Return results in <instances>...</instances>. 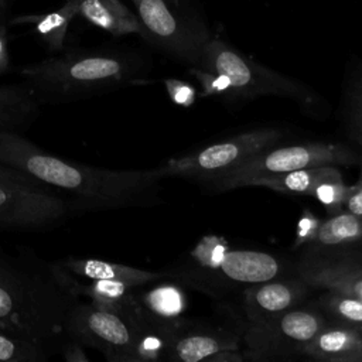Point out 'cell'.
I'll return each mask as SVG.
<instances>
[{
	"label": "cell",
	"mask_w": 362,
	"mask_h": 362,
	"mask_svg": "<svg viewBox=\"0 0 362 362\" xmlns=\"http://www.w3.org/2000/svg\"><path fill=\"white\" fill-rule=\"evenodd\" d=\"M0 163L71 197L75 211L150 205L161 177L153 170H107L79 164L42 150L21 133L0 132Z\"/></svg>",
	"instance_id": "cell-1"
},
{
	"label": "cell",
	"mask_w": 362,
	"mask_h": 362,
	"mask_svg": "<svg viewBox=\"0 0 362 362\" xmlns=\"http://www.w3.org/2000/svg\"><path fill=\"white\" fill-rule=\"evenodd\" d=\"M58 281L51 263L35 266L0 255V327L52 355L66 335V318L78 301Z\"/></svg>",
	"instance_id": "cell-2"
},
{
	"label": "cell",
	"mask_w": 362,
	"mask_h": 362,
	"mask_svg": "<svg viewBox=\"0 0 362 362\" xmlns=\"http://www.w3.org/2000/svg\"><path fill=\"white\" fill-rule=\"evenodd\" d=\"M139 74L134 58L103 49H76L20 69L40 105L71 103L112 92L136 83Z\"/></svg>",
	"instance_id": "cell-3"
},
{
	"label": "cell",
	"mask_w": 362,
	"mask_h": 362,
	"mask_svg": "<svg viewBox=\"0 0 362 362\" xmlns=\"http://www.w3.org/2000/svg\"><path fill=\"white\" fill-rule=\"evenodd\" d=\"M198 68L225 75L232 88V98L274 95L307 106L315 103L314 93L305 85L255 62L219 38L211 37L206 41Z\"/></svg>",
	"instance_id": "cell-4"
},
{
	"label": "cell",
	"mask_w": 362,
	"mask_h": 362,
	"mask_svg": "<svg viewBox=\"0 0 362 362\" xmlns=\"http://www.w3.org/2000/svg\"><path fill=\"white\" fill-rule=\"evenodd\" d=\"M358 158L359 156L352 148L339 143L314 141L286 147L273 146L209 182L216 191H228L247 187L249 181L257 177L317 165H351Z\"/></svg>",
	"instance_id": "cell-5"
},
{
	"label": "cell",
	"mask_w": 362,
	"mask_h": 362,
	"mask_svg": "<svg viewBox=\"0 0 362 362\" xmlns=\"http://www.w3.org/2000/svg\"><path fill=\"white\" fill-rule=\"evenodd\" d=\"M327 317L318 308L293 307L243 334L245 359L272 361L301 356L304 346L324 328Z\"/></svg>",
	"instance_id": "cell-6"
},
{
	"label": "cell",
	"mask_w": 362,
	"mask_h": 362,
	"mask_svg": "<svg viewBox=\"0 0 362 362\" xmlns=\"http://www.w3.org/2000/svg\"><path fill=\"white\" fill-rule=\"evenodd\" d=\"M280 139L281 133L276 129L245 132L184 157L173 158L156 171L161 178L185 177L209 181L236 168L255 154L273 147Z\"/></svg>",
	"instance_id": "cell-7"
},
{
	"label": "cell",
	"mask_w": 362,
	"mask_h": 362,
	"mask_svg": "<svg viewBox=\"0 0 362 362\" xmlns=\"http://www.w3.org/2000/svg\"><path fill=\"white\" fill-rule=\"evenodd\" d=\"M143 28V37L174 58L198 66L202 49L211 38L198 21L180 13L173 0H132Z\"/></svg>",
	"instance_id": "cell-8"
},
{
	"label": "cell",
	"mask_w": 362,
	"mask_h": 362,
	"mask_svg": "<svg viewBox=\"0 0 362 362\" xmlns=\"http://www.w3.org/2000/svg\"><path fill=\"white\" fill-rule=\"evenodd\" d=\"M66 335L103 354L110 362H136L137 328L123 314L78 300L66 318Z\"/></svg>",
	"instance_id": "cell-9"
},
{
	"label": "cell",
	"mask_w": 362,
	"mask_h": 362,
	"mask_svg": "<svg viewBox=\"0 0 362 362\" xmlns=\"http://www.w3.org/2000/svg\"><path fill=\"white\" fill-rule=\"evenodd\" d=\"M202 269L229 283L255 284L276 279L281 264L277 257L260 250L230 249L219 236H204L189 253Z\"/></svg>",
	"instance_id": "cell-10"
},
{
	"label": "cell",
	"mask_w": 362,
	"mask_h": 362,
	"mask_svg": "<svg viewBox=\"0 0 362 362\" xmlns=\"http://www.w3.org/2000/svg\"><path fill=\"white\" fill-rule=\"evenodd\" d=\"M72 211L52 189L0 187V228L44 229L66 218Z\"/></svg>",
	"instance_id": "cell-11"
},
{
	"label": "cell",
	"mask_w": 362,
	"mask_h": 362,
	"mask_svg": "<svg viewBox=\"0 0 362 362\" xmlns=\"http://www.w3.org/2000/svg\"><path fill=\"white\" fill-rule=\"evenodd\" d=\"M298 276L310 287H318L362 301V263L345 257L311 253L298 266Z\"/></svg>",
	"instance_id": "cell-12"
},
{
	"label": "cell",
	"mask_w": 362,
	"mask_h": 362,
	"mask_svg": "<svg viewBox=\"0 0 362 362\" xmlns=\"http://www.w3.org/2000/svg\"><path fill=\"white\" fill-rule=\"evenodd\" d=\"M167 359L178 362H236L245 356L239 351V339L222 331L177 329Z\"/></svg>",
	"instance_id": "cell-13"
},
{
	"label": "cell",
	"mask_w": 362,
	"mask_h": 362,
	"mask_svg": "<svg viewBox=\"0 0 362 362\" xmlns=\"http://www.w3.org/2000/svg\"><path fill=\"white\" fill-rule=\"evenodd\" d=\"M308 284L300 280H267L249 284L243 296V311L249 324L266 322L297 307L307 296Z\"/></svg>",
	"instance_id": "cell-14"
},
{
	"label": "cell",
	"mask_w": 362,
	"mask_h": 362,
	"mask_svg": "<svg viewBox=\"0 0 362 362\" xmlns=\"http://www.w3.org/2000/svg\"><path fill=\"white\" fill-rule=\"evenodd\" d=\"M57 270L82 280H117L133 286H143L163 279L165 274L151 270L136 269L132 266L107 262L95 257L69 256L51 263Z\"/></svg>",
	"instance_id": "cell-15"
},
{
	"label": "cell",
	"mask_w": 362,
	"mask_h": 362,
	"mask_svg": "<svg viewBox=\"0 0 362 362\" xmlns=\"http://www.w3.org/2000/svg\"><path fill=\"white\" fill-rule=\"evenodd\" d=\"M301 356L328 362H362V331L328 321Z\"/></svg>",
	"instance_id": "cell-16"
},
{
	"label": "cell",
	"mask_w": 362,
	"mask_h": 362,
	"mask_svg": "<svg viewBox=\"0 0 362 362\" xmlns=\"http://www.w3.org/2000/svg\"><path fill=\"white\" fill-rule=\"evenodd\" d=\"M38 112L40 103L27 82L0 85V132H25Z\"/></svg>",
	"instance_id": "cell-17"
},
{
	"label": "cell",
	"mask_w": 362,
	"mask_h": 362,
	"mask_svg": "<svg viewBox=\"0 0 362 362\" xmlns=\"http://www.w3.org/2000/svg\"><path fill=\"white\" fill-rule=\"evenodd\" d=\"M359 245H362V218L342 209L321 222L317 236L308 247L310 253L331 255L335 250L341 253Z\"/></svg>",
	"instance_id": "cell-18"
},
{
	"label": "cell",
	"mask_w": 362,
	"mask_h": 362,
	"mask_svg": "<svg viewBox=\"0 0 362 362\" xmlns=\"http://www.w3.org/2000/svg\"><path fill=\"white\" fill-rule=\"evenodd\" d=\"M78 14L115 37L126 34L143 35L139 17L120 0H81Z\"/></svg>",
	"instance_id": "cell-19"
},
{
	"label": "cell",
	"mask_w": 362,
	"mask_h": 362,
	"mask_svg": "<svg viewBox=\"0 0 362 362\" xmlns=\"http://www.w3.org/2000/svg\"><path fill=\"white\" fill-rule=\"evenodd\" d=\"M81 0H66L58 10L35 14V16H18L11 23L13 24H33L34 31L52 51H59L64 47V41L68 33V27L74 17L79 13Z\"/></svg>",
	"instance_id": "cell-20"
},
{
	"label": "cell",
	"mask_w": 362,
	"mask_h": 362,
	"mask_svg": "<svg viewBox=\"0 0 362 362\" xmlns=\"http://www.w3.org/2000/svg\"><path fill=\"white\" fill-rule=\"evenodd\" d=\"M337 165H317L308 168L293 170L280 174H270L257 177L249 181L247 185L267 187L277 192L297 194V195H311L314 187L320 180L327 177L334 171Z\"/></svg>",
	"instance_id": "cell-21"
},
{
	"label": "cell",
	"mask_w": 362,
	"mask_h": 362,
	"mask_svg": "<svg viewBox=\"0 0 362 362\" xmlns=\"http://www.w3.org/2000/svg\"><path fill=\"white\" fill-rule=\"evenodd\" d=\"M317 308L328 321L362 331V301L349 296L325 290L317 298Z\"/></svg>",
	"instance_id": "cell-22"
},
{
	"label": "cell",
	"mask_w": 362,
	"mask_h": 362,
	"mask_svg": "<svg viewBox=\"0 0 362 362\" xmlns=\"http://www.w3.org/2000/svg\"><path fill=\"white\" fill-rule=\"evenodd\" d=\"M51 352L0 327V361L1 362H44Z\"/></svg>",
	"instance_id": "cell-23"
},
{
	"label": "cell",
	"mask_w": 362,
	"mask_h": 362,
	"mask_svg": "<svg viewBox=\"0 0 362 362\" xmlns=\"http://www.w3.org/2000/svg\"><path fill=\"white\" fill-rule=\"evenodd\" d=\"M349 185H346L342 180V174L338 167L334 168L327 177L320 180L313 189L311 197H314L322 206L327 209L328 214H337L344 209L345 201L351 192Z\"/></svg>",
	"instance_id": "cell-24"
},
{
	"label": "cell",
	"mask_w": 362,
	"mask_h": 362,
	"mask_svg": "<svg viewBox=\"0 0 362 362\" xmlns=\"http://www.w3.org/2000/svg\"><path fill=\"white\" fill-rule=\"evenodd\" d=\"M348 124L354 140L362 147V68H358L346 89Z\"/></svg>",
	"instance_id": "cell-25"
},
{
	"label": "cell",
	"mask_w": 362,
	"mask_h": 362,
	"mask_svg": "<svg viewBox=\"0 0 362 362\" xmlns=\"http://www.w3.org/2000/svg\"><path fill=\"white\" fill-rule=\"evenodd\" d=\"M189 71L199 81L202 88V95L205 96L218 95V96L232 98V88L225 75L211 72L198 66H191Z\"/></svg>",
	"instance_id": "cell-26"
},
{
	"label": "cell",
	"mask_w": 362,
	"mask_h": 362,
	"mask_svg": "<svg viewBox=\"0 0 362 362\" xmlns=\"http://www.w3.org/2000/svg\"><path fill=\"white\" fill-rule=\"evenodd\" d=\"M0 187L27 188V189H51L40 181L31 178L25 173L0 163Z\"/></svg>",
	"instance_id": "cell-27"
},
{
	"label": "cell",
	"mask_w": 362,
	"mask_h": 362,
	"mask_svg": "<svg viewBox=\"0 0 362 362\" xmlns=\"http://www.w3.org/2000/svg\"><path fill=\"white\" fill-rule=\"evenodd\" d=\"M320 225H321V221L313 212L305 209L297 222L293 247L297 249L300 246H310L317 236Z\"/></svg>",
	"instance_id": "cell-28"
},
{
	"label": "cell",
	"mask_w": 362,
	"mask_h": 362,
	"mask_svg": "<svg viewBox=\"0 0 362 362\" xmlns=\"http://www.w3.org/2000/svg\"><path fill=\"white\" fill-rule=\"evenodd\" d=\"M164 85L167 88V92H168L171 100L175 105L188 107V106L195 103L197 90L188 82L181 81V79H165Z\"/></svg>",
	"instance_id": "cell-29"
},
{
	"label": "cell",
	"mask_w": 362,
	"mask_h": 362,
	"mask_svg": "<svg viewBox=\"0 0 362 362\" xmlns=\"http://www.w3.org/2000/svg\"><path fill=\"white\" fill-rule=\"evenodd\" d=\"M85 346L76 339L66 337L59 346V354L65 362H89L88 355L85 354Z\"/></svg>",
	"instance_id": "cell-30"
},
{
	"label": "cell",
	"mask_w": 362,
	"mask_h": 362,
	"mask_svg": "<svg viewBox=\"0 0 362 362\" xmlns=\"http://www.w3.org/2000/svg\"><path fill=\"white\" fill-rule=\"evenodd\" d=\"M344 209L362 218V167H361V174L355 185H352L351 192L345 201Z\"/></svg>",
	"instance_id": "cell-31"
},
{
	"label": "cell",
	"mask_w": 362,
	"mask_h": 362,
	"mask_svg": "<svg viewBox=\"0 0 362 362\" xmlns=\"http://www.w3.org/2000/svg\"><path fill=\"white\" fill-rule=\"evenodd\" d=\"M10 66V55L7 48V34L6 27L0 21V75L4 74Z\"/></svg>",
	"instance_id": "cell-32"
},
{
	"label": "cell",
	"mask_w": 362,
	"mask_h": 362,
	"mask_svg": "<svg viewBox=\"0 0 362 362\" xmlns=\"http://www.w3.org/2000/svg\"><path fill=\"white\" fill-rule=\"evenodd\" d=\"M4 4H6V0H0V13H1V8L4 7Z\"/></svg>",
	"instance_id": "cell-33"
},
{
	"label": "cell",
	"mask_w": 362,
	"mask_h": 362,
	"mask_svg": "<svg viewBox=\"0 0 362 362\" xmlns=\"http://www.w3.org/2000/svg\"><path fill=\"white\" fill-rule=\"evenodd\" d=\"M173 1H175V3H178V0H173Z\"/></svg>",
	"instance_id": "cell-34"
},
{
	"label": "cell",
	"mask_w": 362,
	"mask_h": 362,
	"mask_svg": "<svg viewBox=\"0 0 362 362\" xmlns=\"http://www.w3.org/2000/svg\"><path fill=\"white\" fill-rule=\"evenodd\" d=\"M0 255H1V250H0Z\"/></svg>",
	"instance_id": "cell-35"
}]
</instances>
